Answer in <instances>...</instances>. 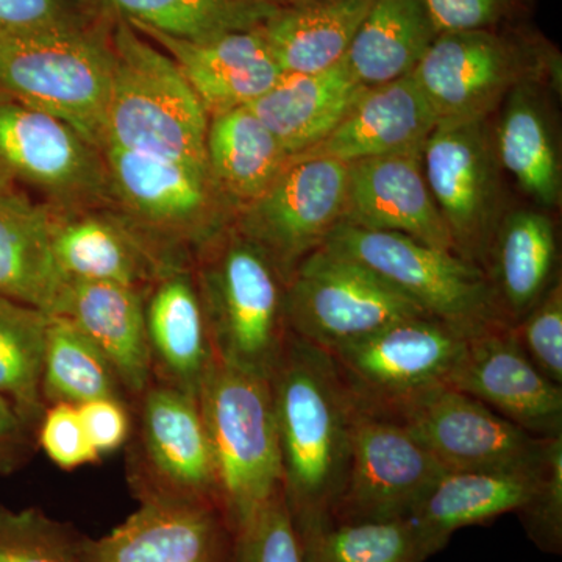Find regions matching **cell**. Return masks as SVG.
Masks as SVG:
<instances>
[{"label":"cell","mask_w":562,"mask_h":562,"mask_svg":"<svg viewBox=\"0 0 562 562\" xmlns=\"http://www.w3.org/2000/svg\"><path fill=\"white\" fill-rule=\"evenodd\" d=\"M81 424L94 452H116L131 436L132 422L124 401L99 398L79 406Z\"/></svg>","instance_id":"44"},{"label":"cell","mask_w":562,"mask_h":562,"mask_svg":"<svg viewBox=\"0 0 562 562\" xmlns=\"http://www.w3.org/2000/svg\"><path fill=\"white\" fill-rule=\"evenodd\" d=\"M438 35L449 32L482 31L505 20L513 0H422Z\"/></svg>","instance_id":"43"},{"label":"cell","mask_w":562,"mask_h":562,"mask_svg":"<svg viewBox=\"0 0 562 562\" xmlns=\"http://www.w3.org/2000/svg\"><path fill=\"white\" fill-rule=\"evenodd\" d=\"M443 472L401 424L357 408L349 471L330 522L408 519Z\"/></svg>","instance_id":"12"},{"label":"cell","mask_w":562,"mask_h":562,"mask_svg":"<svg viewBox=\"0 0 562 562\" xmlns=\"http://www.w3.org/2000/svg\"><path fill=\"white\" fill-rule=\"evenodd\" d=\"M131 25L177 63L210 117L249 105L283 76L260 29L190 41Z\"/></svg>","instance_id":"20"},{"label":"cell","mask_w":562,"mask_h":562,"mask_svg":"<svg viewBox=\"0 0 562 562\" xmlns=\"http://www.w3.org/2000/svg\"><path fill=\"white\" fill-rule=\"evenodd\" d=\"M469 335L431 316L394 322L331 351L355 406L375 412L449 383Z\"/></svg>","instance_id":"9"},{"label":"cell","mask_w":562,"mask_h":562,"mask_svg":"<svg viewBox=\"0 0 562 562\" xmlns=\"http://www.w3.org/2000/svg\"><path fill=\"white\" fill-rule=\"evenodd\" d=\"M198 398L216 471L217 506L236 535L281 491L271 383L216 358Z\"/></svg>","instance_id":"3"},{"label":"cell","mask_w":562,"mask_h":562,"mask_svg":"<svg viewBox=\"0 0 562 562\" xmlns=\"http://www.w3.org/2000/svg\"><path fill=\"white\" fill-rule=\"evenodd\" d=\"M260 2L272 3L276 7L299 5V3L316 2V0H260Z\"/></svg>","instance_id":"47"},{"label":"cell","mask_w":562,"mask_h":562,"mask_svg":"<svg viewBox=\"0 0 562 562\" xmlns=\"http://www.w3.org/2000/svg\"><path fill=\"white\" fill-rule=\"evenodd\" d=\"M291 155L249 106L211 116L206 162L222 198L246 209L271 187Z\"/></svg>","instance_id":"30"},{"label":"cell","mask_w":562,"mask_h":562,"mask_svg":"<svg viewBox=\"0 0 562 562\" xmlns=\"http://www.w3.org/2000/svg\"><path fill=\"white\" fill-rule=\"evenodd\" d=\"M284 306L292 335L324 351L358 341L394 322L428 316L371 269L325 247L292 272Z\"/></svg>","instance_id":"7"},{"label":"cell","mask_w":562,"mask_h":562,"mask_svg":"<svg viewBox=\"0 0 562 562\" xmlns=\"http://www.w3.org/2000/svg\"><path fill=\"white\" fill-rule=\"evenodd\" d=\"M139 506L101 538L81 536L83 562H233V535L213 503L140 495Z\"/></svg>","instance_id":"16"},{"label":"cell","mask_w":562,"mask_h":562,"mask_svg":"<svg viewBox=\"0 0 562 562\" xmlns=\"http://www.w3.org/2000/svg\"><path fill=\"white\" fill-rule=\"evenodd\" d=\"M297 535L305 562H427L409 519L328 522Z\"/></svg>","instance_id":"36"},{"label":"cell","mask_w":562,"mask_h":562,"mask_svg":"<svg viewBox=\"0 0 562 562\" xmlns=\"http://www.w3.org/2000/svg\"><path fill=\"white\" fill-rule=\"evenodd\" d=\"M438 36L422 0H372L344 65L361 87L412 76Z\"/></svg>","instance_id":"31"},{"label":"cell","mask_w":562,"mask_h":562,"mask_svg":"<svg viewBox=\"0 0 562 562\" xmlns=\"http://www.w3.org/2000/svg\"><path fill=\"white\" fill-rule=\"evenodd\" d=\"M54 251L68 280L101 281L139 290L151 276L172 269L151 258L150 251L131 233L105 217L77 216L57 220Z\"/></svg>","instance_id":"32"},{"label":"cell","mask_w":562,"mask_h":562,"mask_svg":"<svg viewBox=\"0 0 562 562\" xmlns=\"http://www.w3.org/2000/svg\"><path fill=\"white\" fill-rule=\"evenodd\" d=\"M99 151L65 121L0 92V162L13 179L63 201L92 195L109 180Z\"/></svg>","instance_id":"18"},{"label":"cell","mask_w":562,"mask_h":562,"mask_svg":"<svg viewBox=\"0 0 562 562\" xmlns=\"http://www.w3.org/2000/svg\"><path fill=\"white\" fill-rule=\"evenodd\" d=\"M322 247L371 269L428 316L468 335L508 325L486 271L454 251L436 249L401 233L349 224H339Z\"/></svg>","instance_id":"6"},{"label":"cell","mask_w":562,"mask_h":562,"mask_svg":"<svg viewBox=\"0 0 562 562\" xmlns=\"http://www.w3.org/2000/svg\"><path fill=\"white\" fill-rule=\"evenodd\" d=\"M349 165L330 158H290L257 201L244 210L239 233L286 281L342 224Z\"/></svg>","instance_id":"11"},{"label":"cell","mask_w":562,"mask_h":562,"mask_svg":"<svg viewBox=\"0 0 562 562\" xmlns=\"http://www.w3.org/2000/svg\"><path fill=\"white\" fill-rule=\"evenodd\" d=\"M281 491L295 530L330 522L351 452L355 403L331 358L290 335L271 379Z\"/></svg>","instance_id":"1"},{"label":"cell","mask_w":562,"mask_h":562,"mask_svg":"<svg viewBox=\"0 0 562 562\" xmlns=\"http://www.w3.org/2000/svg\"><path fill=\"white\" fill-rule=\"evenodd\" d=\"M439 122L487 120L513 88L539 80L541 66L492 29L441 33L412 74Z\"/></svg>","instance_id":"13"},{"label":"cell","mask_w":562,"mask_h":562,"mask_svg":"<svg viewBox=\"0 0 562 562\" xmlns=\"http://www.w3.org/2000/svg\"><path fill=\"white\" fill-rule=\"evenodd\" d=\"M558 239L552 217L535 210L505 214L486 271L506 324H516L557 281Z\"/></svg>","instance_id":"27"},{"label":"cell","mask_w":562,"mask_h":562,"mask_svg":"<svg viewBox=\"0 0 562 562\" xmlns=\"http://www.w3.org/2000/svg\"><path fill=\"white\" fill-rule=\"evenodd\" d=\"M422 162L454 251L484 269L505 216L503 169L487 120L439 122L422 149Z\"/></svg>","instance_id":"8"},{"label":"cell","mask_w":562,"mask_h":562,"mask_svg":"<svg viewBox=\"0 0 562 562\" xmlns=\"http://www.w3.org/2000/svg\"><path fill=\"white\" fill-rule=\"evenodd\" d=\"M81 536L38 508L0 506V562H83Z\"/></svg>","instance_id":"37"},{"label":"cell","mask_w":562,"mask_h":562,"mask_svg":"<svg viewBox=\"0 0 562 562\" xmlns=\"http://www.w3.org/2000/svg\"><path fill=\"white\" fill-rule=\"evenodd\" d=\"M494 143L503 171L532 202L542 209L560 205V149L539 80L522 81L506 95Z\"/></svg>","instance_id":"28"},{"label":"cell","mask_w":562,"mask_h":562,"mask_svg":"<svg viewBox=\"0 0 562 562\" xmlns=\"http://www.w3.org/2000/svg\"><path fill=\"white\" fill-rule=\"evenodd\" d=\"M198 284L217 360L271 379L291 335L276 266L238 232L211 249Z\"/></svg>","instance_id":"5"},{"label":"cell","mask_w":562,"mask_h":562,"mask_svg":"<svg viewBox=\"0 0 562 562\" xmlns=\"http://www.w3.org/2000/svg\"><path fill=\"white\" fill-rule=\"evenodd\" d=\"M144 316L155 382L199 397L216 355L198 281L183 268L161 273Z\"/></svg>","instance_id":"22"},{"label":"cell","mask_w":562,"mask_h":562,"mask_svg":"<svg viewBox=\"0 0 562 562\" xmlns=\"http://www.w3.org/2000/svg\"><path fill=\"white\" fill-rule=\"evenodd\" d=\"M110 44L105 144L209 169L210 116L177 63L116 18Z\"/></svg>","instance_id":"2"},{"label":"cell","mask_w":562,"mask_h":562,"mask_svg":"<svg viewBox=\"0 0 562 562\" xmlns=\"http://www.w3.org/2000/svg\"><path fill=\"white\" fill-rule=\"evenodd\" d=\"M111 20L92 0H0V31H85Z\"/></svg>","instance_id":"41"},{"label":"cell","mask_w":562,"mask_h":562,"mask_svg":"<svg viewBox=\"0 0 562 562\" xmlns=\"http://www.w3.org/2000/svg\"><path fill=\"white\" fill-rule=\"evenodd\" d=\"M114 20L85 31H0V92L105 146Z\"/></svg>","instance_id":"4"},{"label":"cell","mask_w":562,"mask_h":562,"mask_svg":"<svg viewBox=\"0 0 562 562\" xmlns=\"http://www.w3.org/2000/svg\"><path fill=\"white\" fill-rule=\"evenodd\" d=\"M514 341L553 383L562 386V284L554 281L541 301L509 325Z\"/></svg>","instance_id":"40"},{"label":"cell","mask_w":562,"mask_h":562,"mask_svg":"<svg viewBox=\"0 0 562 562\" xmlns=\"http://www.w3.org/2000/svg\"><path fill=\"white\" fill-rule=\"evenodd\" d=\"M14 179L10 176V172L3 168L2 162H0V194L3 192L13 190Z\"/></svg>","instance_id":"46"},{"label":"cell","mask_w":562,"mask_h":562,"mask_svg":"<svg viewBox=\"0 0 562 562\" xmlns=\"http://www.w3.org/2000/svg\"><path fill=\"white\" fill-rule=\"evenodd\" d=\"M362 88L341 61L316 74H283L247 106L295 157L338 125Z\"/></svg>","instance_id":"26"},{"label":"cell","mask_w":562,"mask_h":562,"mask_svg":"<svg viewBox=\"0 0 562 562\" xmlns=\"http://www.w3.org/2000/svg\"><path fill=\"white\" fill-rule=\"evenodd\" d=\"M447 384L532 436L562 435V386L525 357L508 325L469 335Z\"/></svg>","instance_id":"17"},{"label":"cell","mask_w":562,"mask_h":562,"mask_svg":"<svg viewBox=\"0 0 562 562\" xmlns=\"http://www.w3.org/2000/svg\"><path fill=\"white\" fill-rule=\"evenodd\" d=\"M106 176L133 216L166 241H209L220 190L209 169L106 143ZM224 199V198H222Z\"/></svg>","instance_id":"15"},{"label":"cell","mask_w":562,"mask_h":562,"mask_svg":"<svg viewBox=\"0 0 562 562\" xmlns=\"http://www.w3.org/2000/svg\"><path fill=\"white\" fill-rule=\"evenodd\" d=\"M36 446V435L0 395V475L16 471Z\"/></svg>","instance_id":"45"},{"label":"cell","mask_w":562,"mask_h":562,"mask_svg":"<svg viewBox=\"0 0 562 562\" xmlns=\"http://www.w3.org/2000/svg\"><path fill=\"white\" fill-rule=\"evenodd\" d=\"M368 413L401 424L446 471H531L546 442L449 384Z\"/></svg>","instance_id":"10"},{"label":"cell","mask_w":562,"mask_h":562,"mask_svg":"<svg viewBox=\"0 0 562 562\" xmlns=\"http://www.w3.org/2000/svg\"><path fill=\"white\" fill-rule=\"evenodd\" d=\"M233 562H305L283 491L236 532Z\"/></svg>","instance_id":"39"},{"label":"cell","mask_w":562,"mask_h":562,"mask_svg":"<svg viewBox=\"0 0 562 562\" xmlns=\"http://www.w3.org/2000/svg\"><path fill=\"white\" fill-rule=\"evenodd\" d=\"M57 316L72 322L101 350L124 394L138 401L154 382L139 290L101 281L69 280Z\"/></svg>","instance_id":"23"},{"label":"cell","mask_w":562,"mask_h":562,"mask_svg":"<svg viewBox=\"0 0 562 562\" xmlns=\"http://www.w3.org/2000/svg\"><path fill=\"white\" fill-rule=\"evenodd\" d=\"M342 224L401 233L436 249L454 251L452 235L425 177L422 150L350 162Z\"/></svg>","instance_id":"19"},{"label":"cell","mask_w":562,"mask_h":562,"mask_svg":"<svg viewBox=\"0 0 562 562\" xmlns=\"http://www.w3.org/2000/svg\"><path fill=\"white\" fill-rule=\"evenodd\" d=\"M43 395L47 406H80L99 398L124 401V391L101 350L61 316H49L47 324Z\"/></svg>","instance_id":"35"},{"label":"cell","mask_w":562,"mask_h":562,"mask_svg":"<svg viewBox=\"0 0 562 562\" xmlns=\"http://www.w3.org/2000/svg\"><path fill=\"white\" fill-rule=\"evenodd\" d=\"M371 3L372 0H316L279 7L258 29L281 72L316 74L346 58Z\"/></svg>","instance_id":"29"},{"label":"cell","mask_w":562,"mask_h":562,"mask_svg":"<svg viewBox=\"0 0 562 562\" xmlns=\"http://www.w3.org/2000/svg\"><path fill=\"white\" fill-rule=\"evenodd\" d=\"M136 402L143 462V475L133 479L136 495L217 506L216 471L199 398L154 380Z\"/></svg>","instance_id":"14"},{"label":"cell","mask_w":562,"mask_h":562,"mask_svg":"<svg viewBox=\"0 0 562 562\" xmlns=\"http://www.w3.org/2000/svg\"><path fill=\"white\" fill-rule=\"evenodd\" d=\"M36 443L63 471L101 460L92 449L81 424L79 406L52 403L41 417Z\"/></svg>","instance_id":"42"},{"label":"cell","mask_w":562,"mask_h":562,"mask_svg":"<svg viewBox=\"0 0 562 562\" xmlns=\"http://www.w3.org/2000/svg\"><path fill=\"white\" fill-rule=\"evenodd\" d=\"M535 471L443 472L408 517L424 560L441 552L462 528L519 512L532 490Z\"/></svg>","instance_id":"25"},{"label":"cell","mask_w":562,"mask_h":562,"mask_svg":"<svg viewBox=\"0 0 562 562\" xmlns=\"http://www.w3.org/2000/svg\"><path fill=\"white\" fill-rule=\"evenodd\" d=\"M516 514L541 552L562 553V435L546 438L532 490Z\"/></svg>","instance_id":"38"},{"label":"cell","mask_w":562,"mask_h":562,"mask_svg":"<svg viewBox=\"0 0 562 562\" xmlns=\"http://www.w3.org/2000/svg\"><path fill=\"white\" fill-rule=\"evenodd\" d=\"M438 117L413 76L362 88L335 128L291 158L350 162L422 150Z\"/></svg>","instance_id":"21"},{"label":"cell","mask_w":562,"mask_h":562,"mask_svg":"<svg viewBox=\"0 0 562 562\" xmlns=\"http://www.w3.org/2000/svg\"><path fill=\"white\" fill-rule=\"evenodd\" d=\"M47 324V314L0 295V395L35 435L47 408L43 395Z\"/></svg>","instance_id":"34"},{"label":"cell","mask_w":562,"mask_h":562,"mask_svg":"<svg viewBox=\"0 0 562 562\" xmlns=\"http://www.w3.org/2000/svg\"><path fill=\"white\" fill-rule=\"evenodd\" d=\"M55 216L16 190L0 194V295L40 310L60 313L69 280L54 251Z\"/></svg>","instance_id":"24"},{"label":"cell","mask_w":562,"mask_h":562,"mask_svg":"<svg viewBox=\"0 0 562 562\" xmlns=\"http://www.w3.org/2000/svg\"><path fill=\"white\" fill-rule=\"evenodd\" d=\"M133 25H144L173 38L201 41L231 32L258 29L279 7L260 0H92Z\"/></svg>","instance_id":"33"}]
</instances>
